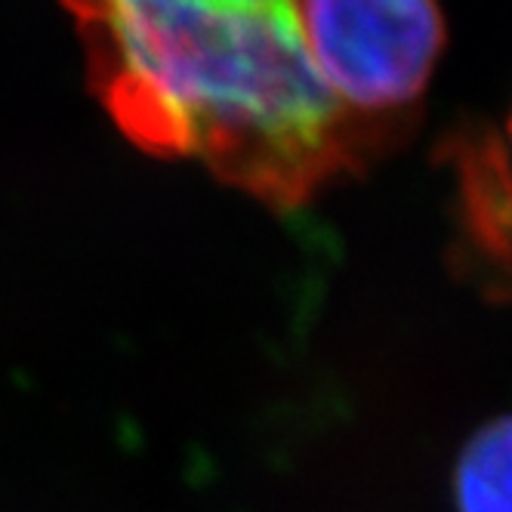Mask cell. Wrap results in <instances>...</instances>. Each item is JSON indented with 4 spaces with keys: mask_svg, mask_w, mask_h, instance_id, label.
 <instances>
[{
    "mask_svg": "<svg viewBox=\"0 0 512 512\" xmlns=\"http://www.w3.org/2000/svg\"><path fill=\"white\" fill-rule=\"evenodd\" d=\"M509 136H512V121H509Z\"/></svg>",
    "mask_w": 512,
    "mask_h": 512,
    "instance_id": "cell-4",
    "label": "cell"
},
{
    "mask_svg": "<svg viewBox=\"0 0 512 512\" xmlns=\"http://www.w3.org/2000/svg\"><path fill=\"white\" fill-rule=\"evenodd\" d=\"M87 90L136 152L198 161L290 213L405 136L355 115L312 65L300 0H62Z\"/></svg>",
    "mask_w": 512,
    "mask_h": 512,
    "instance_id": "cell-1",
    "label": "cell"
},
{
    "mask_svg": "<svg viewBox=\"0 0 512 512\" xmlns=\"http://www.w3.org/2000/svg\"><path fill=\"white\" fill-rule=\"evenodd\" d=\"M300 13L327 93L361 121L408 133L445 50L438 0H300Z\"/></svg>",
    "mask_w": 512,
    "mask_h": 512,
    "instance_id": "cell-2",
    "label": "cell"
},
{
    "mask_svg": "<svg viewBox=\"0 0 512 512\" xmlns=\"http://www.w3.org/2000/svg\"><path fill=\"white\" fill-rule=\"evenodd\" d=\"M457 512H512V414L485 423L454 469Z\"/></svg>",
    "mask_w": 512,
    "mask_h": 512,
    "instance_id": "cell-3",
    "label": "cell"
}]
</instances>
